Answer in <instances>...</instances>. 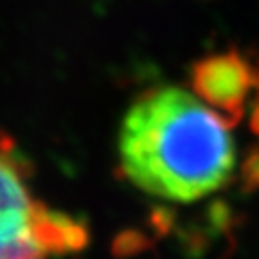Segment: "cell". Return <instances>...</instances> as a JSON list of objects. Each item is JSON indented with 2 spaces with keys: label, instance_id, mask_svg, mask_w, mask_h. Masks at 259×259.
I'll list each match as a JSON object with an SVG mask.
<instances>
[{
  "label": "cell",
  "instance_id": "1",
  "mask_svg": "<svg viewBox=\"0 0 259 259\" xmlns=\"http://www.w3.org/2000/svg\"><path fill=\"white\" fill-rule=\"evenodd\" d=\"M229 129L217 111L183 89H150L121 123V173L146 194L171 202L200 200L234 175L236 148Z\"/></svg>",
  "mask_w": 259,
  "mask_h": 259
},
{
  "label": "cell",
  "instance_id": "2",
  "mask_svg": "<svg viewBox=\"0 0 259 259\" xmlns=\"http://www.w3.org/2000/svg\"><path fill=\"white\" fill-rule=\"evenodd\" d=\"M29 161L0 137V259H48L38 238L42 205L29 190Z\"/></svg>",
  "mask_w": 259,
  "mask_h": 259
},
{
  "label": "cell",
  "instance_id": "3",
  "mask_svg": "<svg viewBox=\"0 0 259 259\" xmlns=\"http://www.w3.org/2000/svg\"><path fill=\"white\" fill-rule=\"evenodd\" d=\"M190 87L229 127H234L246 113L250 94L259 91V56L251 58L236 47L204 56L190 65Z\"/></svg>",
  "mask_w": 259,
  "mask_h": 259
},
{
  "label": "cell",
  "instance_id": "4",
  "mask_svg": "<svg viewBox=\"0 0 259 259\" xmlns=\"http://www.w3.org/2000/svg\"><path fill=\"white\" fill-rule=\"evenodd\" d=\"M240 183L244 194H253L259 190V144L251 146L246 154L240 171Z\"/></svg>",
  "mask_w": 259,
  "mask_h": 259
},
{
  "label": "cell",
  "instance_id": "5",
  "mask_svg": "<svg viewBox=\"0 0 259 259\" xmlns=\"http://www.w3.org/2000/svg\"><path fill=\"white\" fill-rule=\"evenodd\" d=\"M250 129L251 133L259 137V98L255 100L253 104V108H251V113H250Z\"/></svg>",
  "mask_w": 259,
  "mask_h": 259
}]
</instances>
